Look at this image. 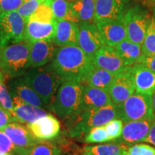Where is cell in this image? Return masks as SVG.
<instances>
[{"label":"cell","instance_id":"obj_17","mask_svg":"<svg viewBox=\"0 0 155 155\" xmlns=\"http://www.w3.org/2000/svg\"><path fill=\"white\" fill-rule=\"evenodd\" d=\"M104 43L115 47L127 38L124 21L104 20L96 23Z\"/></svg>","mask_w":155,"mask_h":155},{"label":"cell","instance_id":"obj_44","mask_svg":"<svg viewBox=\"0 0 155 155\" xmlns=\"http://www.w3.org/2000/svg\"><path fill=\"white\" fill-rule=\"evenodd\" d=\"M0 155H13V154H9V153H0Z\"/></svg>","mask_w":155,"mask_h":155},{"label":"cell","instance_id":"obj_14","mask_svg":"<svg viewBox=\"0 0 155 155\" xmlns=\"http://www.w3.org/2000/svg\"><path fill=\"white\" fill-rule=\"evenodd\" d=\"M154 121L150 120H137L127 122L123 127L121 137L116 141L126 145H132L144 141Z\"/></svg>","mask_w":155,"mask_h":155},{"label":"cell","instance_id":"obj_31","mask_svg":"<svg viewBox=\"0 0 155 155\" xmlns=\"http://www.w3.org/2000/svg\"><path fill=\"white\" fill-rule=\"evenodd\" d=\"M52 0H44L35 11L31 15L29 20L50 22L55 19L51 8Z\"/></svg>","mask_w":155,"mask_h":155},{"label":"cell","instance_id":"obj_13","mask_svg":"<svg viewBox=\"0 0 155 155\" xmlns=\"http://www.w3.org/2000/svg\"><path fill=\"white\" fill-rule=\"evenodd\" d=\"M26 127L34 137L40 141L55 138L61 131V124L52 114H47L32 123L27 124Z\"/></svg>","mask_w":155,"mask_h":155},{"label":"cell","instance_id":"obj_42","mask_svg":"<svg viewBox=\"0 0 155 155\" xmlns=\"http://www.w3.org/2000/svg\"><path fill=\"white\" fill-rule=\"evenodd\" d=\"M152 108H153V111L155 114V90L152 94Z\"/></svg>","mask_w":155,"mask_h":155},{"label":"cell","instance_id":"obj_32","mask_svg":"<svg viewBox=\"0 0 155 155\" xmlns=\"http://www.w3.org/2000/svg\"><path fill=\"white\" fill-rule=\"evenodd\" d=\"M61 149L53 143L41 141L31 149L28 155H61Z\"/></svg>","mask_w":155,"mask_h":155},{"label":"cell","instance_id":"obj_27","mask_svg":"<svg viewBox=\"0 0 155 155\" xmlns=\"http://www.w3.org/2000/svg\"><path fill=\"white\" fill-rule=\"evenodd\" d=\"M70 5L79 22L94 23L96 0H73Z\"/></svg>","mask_w":155,"mask_h":155},{"label":"cell","instance_id":"obj_11","mask_svg":"<svg viewBox=\"0 0 155 155\" xmlns=\"http://www.w3.org/2000/svg\"><path fill=\"white\" fill-rule=\"evenodd\" d=\"M78 28V45L92 59L95 53L105 43L96 25L94 23L80 22Z\"/></svg>","mask_w":155,"mask_h":155},{"label":"cell","instance_id":"obj_6","mask_svg":"<svg viewBox=\"0 0 155 155\" xmlns=\"http://www.w3.org/2000/svg\"><path fill=\"white\" fill-rule=\"evenodd\" d=\"M119 119L123 122L137 120L155 121L152 94L134 92L122 104L118 105Z\"/></svg>","mask_w":155,"mask_h":155},{"label":"cell","instance_id":"obj_37","mask_svg":"<svg viewBox=\"0 0 155 155\" xmlns=\"http://www.w3.org/2000/svg\"><path fill=\"white\" fill-rule=\"evenodd\" d=\"M126 155H155V147L146 144L137 143L128 147Z\"/></svg>","mask_w":155,"mask_h":155},{"label":"cell","instance_id":"obj_46","mask_svg":"<svg viewBox=\"0 0 155 155\" xmlns=\"http://www.w3.org/2000/svg\"><path fill=\"white\" fill-rule=\"evenodd\" d=\"M65 1H68V2H71V1H73V0H65Z\"/></svg>","mask_w":155,"mask_h":155},{"label":"cell","instance_id":"obj_40","mask_svg":"<svg viewBox=\"0 0 155 155\" xmlns=\"http://www.w3.org/2000/svg\"><path fill=\"white\" fill-rule=\"evenodd\" d=\"M139 63L144 64L155 73V55L150 57H146L144 55Z\"/></svg>","mask_w":155,"mask_h":155},{"label":"cell","instance_id":"obj_19","mask_svg":"<svg viewBox=\"0 0 155 155\" xmlns=\"http://www.w3.org/2000/svg\"><path fill=\"white\" fill-rule=\"evenodd\" d=\"M134 79L136 92L152 94L155 90V73L150 68L138 63L128 67Z\"/></svg>","mask_w":155,"mask_h":155},{"label":"cell","instance_id":"obj_45","mask_svg":"<svg viewBox=\"0 0 155 155\" xmlns=\"http://www.w3.org/2000/svg\"><path fill=\"white\" fill-rule=\"evenodd\" d=\"M153 17H154L155 20V7H154V9H153Z\"/></svg>","mask_w":155,"mask_h":155},{"label":"cell","instance_id":"obj_4","mask_svg":"<svg viewBox=\"0 0 155 155\" xmlns=\"http://www.w3.org/2000/svg\"><path fill=\"white\" fill-rule=\"evenodd\" d=\"M83 88V83L63 81L48 107L62 119L76 115L81 106Z\"/></svg>","mask_w":155,"mask_h":155},{"label":"cell","instance_id":"obj_15","mask_svg":"<svg viewBox=\"0 0 155 155\" xmlns=\"http://www.w3.org/2000/svg\"><path fill=\"white\" fill-rule=\"evenodd\" d=\"M57 19L50 22L29 20L25 23L24 40L33 42L38 40H52L55 34Z\"/></svg>","mask_w":155,"mask_h":155},{"label":"cell","instance_id":"obj_3","mask_svg":"<svg viewBox=\"0 0 155 155\" xmlns=\"http://www.w3.org/2000/svg\"><path fill=\"white\" fill-rule=\"evenodd\" d=\"M30 68L22 78L41 98L45 105L49 106L63 81L56 74L50 64Z\"/></svg>","mask_w":155,"mask_h":155},{"label":"cell","instance_id":"obj_47","mask_svg":"<svg viewBox=\"0 0 155 155\" xmlns=\"http://www.w3.org/2000/svg\"><path fill=\"white\" fill-rule=\"evenodd\" d=\"M25 1H28V0H24V2H25Z\"/></svg>","mask_w":155,"mask_h":155},{"label":"cell","instance_id":"obj_25","mask_svg":"<svg viewBox=\"0 0 155 155\" xmlns=\"http://www.w3.org/2000/svg\"><path fill=\"white\" fill-rule=\"evenodd\" d=\"M128 147L123 143L87 145L80 151L81 155H126Z\"/></svg>","mask_w":155,"mask_h":155},{"label":"cell","instance_id":"obj_28","mask_svg":"<svg viewBox=\"0 0 155 155\" xmlns=\"http://www.w3.org/2000/svg\"><path fill=\"white\" fill-rule=\"evenodd\" d=\"M51 8L55 19L71 21L77 24L80 23L71 9L70 2L65 0H52Z\"/></svg>","mask_w":155,"mask_h":155},{"label":"cell","instance_id":"obj_41","mask_svg":"<svg viewBox=\"0 0 155 155\" xmlns=\"http://www.w3.org/2000/svg\"><path fill=\"white\" fill-rule=\"evenodd\" d=\"M144 142H148L155 147V121L151 126L148 135L144 139Z\"/></svg>","mask_w":155,"mask_h":155},{"label":"cell","instance_id":"obj_26","mask_svg":"<svg viewBox=\"0 0 155 155\" xmlns=\"http://www.w3.org/2000/svg\"><path fill=\"white\" fill-rule=\"evenodd\" d=\"M116 75L115 73L94 65L88 73L85 83L90 86L108 91Z\"/></svg>","mask_w":155,"mask_h":155},{"label":"cell","instance_id":"obj_5","mask_svg":"<svg viewBox=\"0 0 155 155\" xmlns=\"http://www.w3.org/2000/svg\"><path fill=\"white\" fill-rule=\"evenodd\" d=\"M30 68L29 42L23 40L0 47V68L9 77H22Z\"/></svg>","mask_w":155,"mask_h":155},{"label":"cell","instance_id":"obj_35","mask_svg":"<svg viewBox=\"0 0 155 155\" xmlns=\"http://www.w3.org/2000/svg\"><path fill=\"white\" fill-rule=\"evenodd\" d=\"M44 0H28L22 4V5L17 9L19 14L24 18L25 23L28 21L31 15L36 10L39 5Z\"/></svg>","mask_w":155,"mask_h":155},{"label":"cell","instance_id":"obj_7","mask_svg":"<svg viewBox=\"0 0 155 155\" xmlns=\"http://www.w3.org/2000/svg\"><path fill=\"white\" fill-rule=\"evenodd\" d=\"M25 21L17 10L0 14V47L24 40Z\"/></svg>","mask_w":155,"mask_h":155},{"label":"cell","instance_id":"obj_20","mask_svg":"<svg viewBox=\"0 0 155 155\" xmlns=\"http://www.w3.org/2000/svg\"><path fill=\"white\" fill-rule=\"evenodd\" d=\"M78 24L71 21L57 19L55 34L51 41L58 47L78 45Z\"/></svg>","mask_w":155,"mask_h":155},{"label":"cell","instance_id":"obj_39","mask_svg":"<svg viewBox=\"0 0 155 155\" xmlns=\"http://www.w3.org/2000/svg\"><path fill=\"white\" fill-rule=\"evenodd\" d=\"M10 122H16L10 112L0 104V129Z\"/></svg>","mask_w":155,"mask_h":155},{"label":"cell","instance_id":"obj_2","mask_svg":"<svg viewBox=\"0 0 155 155\" xmlns=\"http://www.w3.org/2000/svg\"><path fill=\"white\" fill-rule=\"evenodd\" d=\"M68 127V133L72 138H81L91 129L96 127L104 126L114 119H119L118 106L114 104L92 108L81 112L73 117Z\"/></svg>","mask_w":155,"mask_h":155},{"label":"cell","instance_id":"obj_1","mask_svg":"<svg viewBox=\"0 0 155 155\" xmlns=\"http://www.w3.org/2000/svg\"><path fill=\"white\" fill-rule=\"evenodd\" d=\"M51 66L63 81L86 82L94 65L78 45L61 46L55 48Z\"/></svg>","mask_w":155,"mask_h":155},{"label":"cell","instance_id":"obj_34","mask_svg":"<svg viewBox=\"0 0 155 155\" xmlns=\"http://www.w3.org/2000/svg\"><path fill=\"white\" fill-rule=\"evenodd\" d=\"M0 104L5 109L10 112V114L14 109L12 98L8 88L5 85L4 75L1 71H0Z\"/></svg>","mask_w":155,"mask_h":155},{"label":"cell","instance_id":"obj_38","mask_svg":"<svg viewBox=\"0 0 155 155\" xmlns=\"http://www.w3.org/2000/svg\"><path fill=\"white\" fill-rule=\"evenodd\" d=\"M24 0H0V14L9 11L17 10Z\"/></svg>","mask_w":155,"mask_h":155},{"label":"cell","instance_id":"obj_18","mask_svg":"<svg viewBox=\"0 0 155 155\" xmlns=\"http://www.w3.org/2000/svg\"><path fill=\"white\" fill-rule=\"evenodd\" d=\"M8 89L12 96H15L25 103L38 107L45 108L41 98L22 77L13 78L8 82Z\"/></svg>","mask_w":155,"mask_h":155},{"label":"cell","instance_id":"obj_43","mask_svg":"<svg viewBox=\"0 0 155 155\" xmlns=\"http://www.w3.org/2000/svg\"><path fill=\"white\" fill-rule=\"evenodd\" d=\"M61 155H77L74 154V153H71L70 152H67V151H65V152H62Z\"/></svg>","mask_w":155,"mask_h":155},{"label":"cell","instance_id":"obj_9","mask_svg":"<svg viewBox=\"0 0 155 155\" xmlns=\"http://www.w3.org/2000/svg\"><path fill=\"white\" fill-rule=\"evenodd\" d=\"M92 61L95 66L115 74L126 71L129 67L126 65L116 48L107 45H104L97 50L93 56Z\"/></svg>","mask_w":155,"mask_h":155},{"label":"cell","instance_id":"obj_23","mask_svg":"<svg viewBox=\"0 0 155 155\" xmlns=\"http://www.w3.org/2000/svg\"><path fill=\"white\" fill-rule=\"evenodd\" d=\"M12 98L14 103V109L11 114L16 122L30 124L48 114L43 108L31 105L17 97L12 96Z\"/></svg>","mask_w":155,"mask_h":155},{"label":"cell","instance_id":"obj_24","mask_svg":"<svg viewBox=\"0 0 155 155\" xmlns=\"http://www.w3.org/2000/svg\"><path fill=\"white\" fill-rule=\"evenodd\" d=\"M115 48L127 66L139 63L144 57L141 45L131 42L127 38L116 45Z\"/></svg>","mask_w":155,"mask_h":155},{"label":"cell","instance_id":"obj_33","mask_svg":"<svg viewBox=\"0 0 155 155\" xmlns=\"http://www.w3.org/2000/svg\"><path fill=\"white\" fill-rule=\"evenodd\" d=\"M111 141L104 126L93 128L83 137L86 143H103Z\"/></svg>","mask_w":155,"mask_h":155},{"label":"cell","instance_id":"obj_36","mask_svg":"<svg viewBox=\"0 0 155 155\" xmlns=\"http://www.w3.org/2000/svg\"><path fill=\"white\" fill-rule=\"evenodd\" d=\"M123 121L121 119H114L104 125L111 140L119 139L123 130Z\"/></svg>","mask_w":155,"mask_h":155},{"label":"cell","instance_id":"obj_29","mask_svg":"<svg viewBox=\"0 0 155 155\" xmlns=\"http://www.w3.org/2000/svg\"><path fill=\"white\" fill-rule=\"evenodd\" d=\"M141 51L146 57L155 55V20L151 17L144 39L141 44Z\"/></svg>","mask_w":155,"mask_h":155},{"label":"cell","instance_id":"obj_22","mask_svg":"<svg viewBox=\"0 0 155 155\" xmlns=\"http://www.w3.org/2000/svg\"><path fill=\"white\" fill-rule=\"evenodd\" d=\"M55 45L51 40H42L30 43V67L38 68L47 65L53 60Z\"/></svg>","mask_w":155,"mask_h":155},{"label":"cell","instance_id":"obj_16","mask_svg":"<svg viewBox=\"0 0 155 155\" xmlns=\"http://www.w3.org/2000/svg\"><path fill=\"white\" fill-rule=\"evenodd\" d=\"M111 104L112 103L108 91L83 84L82 99L77 114L86 110L101 108Z\"/></svg>","mask_w":155,"mask_h":155},{"label":"cell","instance_id":"obj_10","mask_svg":"<svg viewBox=\"0 0 155 155\" xmlns=\"http://www.w3.org/2000/svg\"><path fill=\"white\" fill-rule=\"evenodd\" d=\"M135 91L134 79L128 69L117 73L108 88L112 104L116 106L122 104Z\"/></svg>","mask_w":155,"mask_h":155},{"label":"cell","instance_id":"obj_30","mask_svg":"<svg viewBox=\"0 0 155 155\" xmlns=\"http://www.w3.org/2000/svg\"><path fill=\"white\" fill-rule=\"evenodd\" d=\"M30 150L31 149L16 146L8 136L0 130V153H9L13 155H28Z\"/></svg>","mask_w":155,"mask_h":155},{"label":"cell","instance_id":"obj_21","mask_svg":"<svg viewBox=\"0 0 155 155\" xmlns=\"http://www.w3.org/2000/svg\"><path fill=\"white\" fill-rule=\"evenodd\" d=\"M0 130L5 132L16 146L26 149H32L41 141L34 137L27 128L17 122H10Z\"/></svg>","mask_w":155,"mask_h":155},{"label":"cell","instance_id":"obj_8","mask_svg":"<svg viewBox=\"0 0 155 155\" xmlns=\"http://www.w3.org/2000/svg\"><path fill=\"white\" fill-rule=\"evenodd\" d=\"M150 18L148 12L140 6L127 9L124 17V25L128 40L141 45Z\"/></svg>","mask_w":155,"mask_h":155},{"label":"cell","instance_id":"obj_12","mask_svg":"<svg viewBox=\"0 0 155 155\" xmlns=\"http://www.w3.org/2000/svg\"><path fill=\"white\" fill-rule=\"evenodd\" d=\"M127 0H96L94 23L104 20L124 21Z\"/></svg>","mask_w":155,"mask_h":155}]
</instances>
